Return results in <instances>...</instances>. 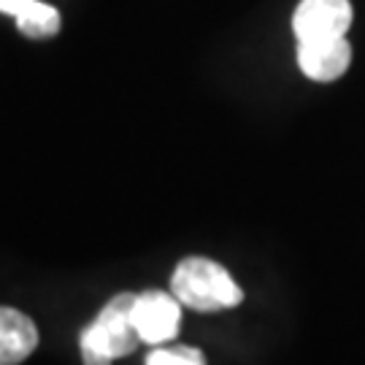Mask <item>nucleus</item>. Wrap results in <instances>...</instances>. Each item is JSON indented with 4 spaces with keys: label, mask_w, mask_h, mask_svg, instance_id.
Instances as JSON below:
<instances>
[{
    "label": "nucleus",
    "mask_w": 365,
    "mask_h": 365,
    "mask_svg": "<svg viewBox=\"0 0 365 365\" xmlns=\"http://www.w3.org/2000/svg\"><path fill=\"white\" fill-rule=\"evenodd\" d=\"M298 66L314 81H336L352 66V46L344 38L298 41Z\"/></svg>",
    "instance_id": "39448f33"
},
{
    "label": "nucleus",
    "mask_w": 365,
    "mask_h": 365,
    "mask_svg": "<svg viewBox=\"0 0 365 365\" xmlns=\"http://www.w3.org/2000/svg\"><path fill=\"white\" fill-rule=\"evenodd\" d=\"M146 365H206V357L195 346H157Z\"/></svg>",
    "instance_id": "6e6552de"
},
{
    "label": "nucleus",
    "mask_w": 365,
    "mask_h": 365,
    "mask_svg": "<svg viewBox=\"0 0 365 365\" xmlns=\"http://www.w3.org/2000/svg\"><path fill=\"white\" fill-rule=\"evenodd\" d=\"M352 25L349 0H300L292 14V33L298 41L344 38Z\"/></svg>",
    "instance_id": "20e7f679"
},
{
    "label": "nucleus",
    "mask_w": 365,
    "mask_h": 365,
    "mask_svg": "<svg viewBox=\"0 0 365 365\" xmlns=\"http://www.w3.org/2000/svg\"><path fill=\"white\" fill-rule=\"evenodd\" d=\"M133 322L144 344L160 346L165 341L176 339L179 322H182V303L173 292H163V289L135 292Z\"/></svg>",
    "instance_id": "7ed1b4c3"
},
{
    "label": "nucleus",
    "mask_w": 365,
    "mask_h": 365,
    "mask_svg": "<svg viewBox=\"0 0 365 365\" xmlns=\"http://www.w3.org/2000/svg\"><path fill=\"white\" fill-rule=\"evenodd\" d=\"M0 14L16 19L19 33L27 38H52L60 33V11L43 0H0Z\"/></svg>",
    "instance_id": "0eeeda50"
},
{
    "label": "nucleus",
    "mask_w": 365,
    "mask_h": 365,
    "mask_svg": "<svg viewBox=\"0 0 365 365\" xmlns=\"http://www.w3.org/2000/svg\"><path fill=\"white\" fill-rule=\"evenodd\" d=\"M135 292H122L106 303L101 314L78 333V349L84 365H111L119 357L135 352L144 344L133 322Z\"/></svg>",
    "instance_id": "f257e3e1"
},
{
    "label": "nucleus",
    "mask_w": 365,
    "mask_h": 365,
    "mask_svg": "<svg viewBox=\"0 0 365 365\" xmlns=\"http://www.w3.org/2000/svg\"><path fill=\"white\" fill-rule=\"evenodd\" d=\"M170 292L192 312H225L244 300L233 276L209 257H184L170 276Z\"/></svg>",
    "instance_id": "f03ea898"
},
{
    "label": "nucleus",
    "mask_w": 365,
    "mask_h": 365,
    "mask_svg": "<svg viewBox=\"0 0 365 365\" xmlns=\"http://www.w3.org/2000/svg\"><path fill=\"white\" fill-rule=\"evenodd\" d=\"M38 327L27 314L0 306V365H19L36 352Z\"/></svg>",
    "instance_id": "423d86ee"
}]
</instances>
